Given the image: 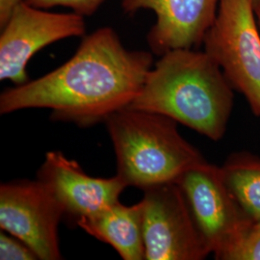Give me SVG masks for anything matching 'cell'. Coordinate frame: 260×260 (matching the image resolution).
I'll use <instances>...</instances> for the list:
<instances>
[{"instance_id":"obj_8","label":"cell","mask_w":260,"mask_h":260,"mask_svg":"<svg viewBox=\"0 0 260 260\" xmlns=\"http://www.w3.org/2000/svg\"><path fill=\"white\" fill-rule=\"evenodd\" d=\"M1 30L0 80L21 85L29 81L26 67L39 50L67 38L83 36L86 25L83 16L75 12H47L23 0Z\"/></svg>"},{"instance_id":"obj_11","label":"cell","mask_w":260,"mask_h":260,"mask_svg":"<svg viewBox=\"0 0 260 260\" xmlns=\"http://www.w3.org/2000/svg\"><path fill=\"white\" fill-rule=\"evenodd\" d=\"M76 224L112 246L123 260H145L143 203L126 206L120 202Z\"/></svg>"},{"instance_id":"obj_12","label":"cell","mask_w":260,"mask_h":260,"mask_svg":"<svg viewBox=\"0 0 260 260\" xmlns=\"http://www.w3.org/2000/svg\"><path fill=\"white\" fill-rule=\"evenodd\" d=\"M225 185L252 221H260V158L234 153L221 167Z\"/></svg>"},{"instance_id":"obj_17","label":"cell","mask_w":260,"mask_h":260,"mask_svg":"<svg viewBox=\"0 0 260 260\" xmlns=\"http://www.w3.org/2000/svg\"><path fill=\"white\" fill-rule=\"evenodd\" d=\"M254 11H255V16H257V19H258V24H259L260 27V1L259 3L254 7Z\"/></svg>"},{"instance_id":"obj_5","label":"cell","mask_w":260,"mask_h":260,"mask_svg":"<svg viewBox=\"0 0 260 260\" xmlns=\"http://www.w3.org/2000/svg\"><path fill=\"white\" fill-rule=\"evenodd\" d=\"M198 231L215 258L225 260L252 221L223 180L221 167L207 161L177 180Z\"/></svg>"},{"instance_id":"obj_14","label":"cell","mask_w":260,"mask_h":260,"mask_svg":"<svg viewBox=\"0 0 260 260\" xmlns=\"http://www.w3.org/2000/svg\"><path fill=\"white\" fill-rule=\"evenodd\" d=\"M28 4L41 8L48 9L55 6H63L73 10L76 14L83 17H91L99 10L106 0H24Z\"/></svg>"},{"instance_id":"obj_7","label":"cell","mask_w":260,"mask_h":260,"mask_svg":"<svg viewBox=\"0 0 260 260\" xmlns=\"http://www.w3.org/2000/svg\"><path fill=\"white\" fill-rule=\"evenodd\" d=\"M64 210L39 179L0 186V229L28 245L41 260L61 259L59 223Z\"/></svg>"},{"instance_id":"obj_9","label":"cell","mask_w":260,"mask_h":260,"mask_svg":"<svg viewBox=\"0 0 260 260\" xmlns=\"http://www.w3.org/2000/svg\"><path fill=\"white\" fill-rule=\"evenodd\" d=\"M37 179L52 192L65 216L75 223L120 202V196L127 187L117 175L110 178L88 176L76 161L61 151L47 152Z\"/></svg>"},{"instance_id":"obj_3","label":"cell","mask_w":260,"mask_h":260,"mask_svg":"<svg viewBox=\"0 0 260 260\" xmlns=\"http://www.w3.org/2000/svg\"><path fill=\"white\" fill-rule=\"evenodd\" d=\"M177 121L154 112L126 107L105 121L117 158V176L143 191L177 182L188 170L206 162L178 132Z\"/></svg>"},{"instance_id":"obj_10","label":"cell","mask_w":260,"mask_h":260,"mask_svg":"<svg viewBox=\"0 0 260 260\" xmlns=\"http://www.w3.org/2000/svg\"><path fill=\"white\" fill-rule=\"evenodd\" d=\"M221 0H121L126 14L151 10L156 21L147 36L151 52L160 56L204 44L217 17Z\"/></svg>"},{"instance_id":"obj_6","label":"cell","mask_w":260,"mask_h":260,"mask_svg":"<svg viewBox=\"0 0 260 260\" xmlns=\"http://www.w3.org/2000/svg\"><path fill=\"white\" fill-rule=\"evenodd\" d=\"M145 260H202L211 252L176 182L144 190Z\"/></svg>"},{"instance_id":"obj_15","label":"cell","mask_w":260,"mask_h":260,"mask_svg":"<svg viewBox=\"0 0 260 260\" xmlns=\"http://www.w3.org/2000/svg\"><path fill=\"white\" fill-rule=\"evenodd\" d=\"M0 259L1 260H36L37 254L33 250L19 238L8 235L1 231L0 233Z\"/></svg>"},{"instance_id":"obj_4","label":"cell","mask_w":260,"mask_h":260,"mask_svg":"<svg viewBox=\"0 0 260 260\" xmlns=\"http://www.w3.org/2000/svg\"><path fill=\"white\" fill-rule=\"evenodd\" d=\"M254 14L251 0H221L203 45L260 118V35Z\"/></svg>"},{"instance_id":"obj_18","label":"cell","mask_w":260,"mask_h":260,"mask_svg":"<svg viewBox=\"0 0 260 260\" xmlns=\"http://www.w3.org/2000/svg\"><path fill=\"white\" fill-rule=\"evenodd\" d=\"M251 3H252V5H253V8L259 3L260 0H251Z\"/></svg>"},{"instance_id":"obj_2","label":"cell","mask_w":260,"mask_h":260,"mask_svg":"<svg viewBox=\"0 0 260 260\" xmlns=\"http://www.w3.org/2000/svg\"><path fill=\"white\" fill-rule=\"evenodd\" d=\"M233 90L205 51L175 49L160 56L128 107L162 114L217 142L233 112Z\"/></svg>"},{"instance_id":"obj_16","label":"cell","mask_w":260,"mask_h":260,"mask_svg":"<svg viewBox=\"0 0 260 260\" xmlns=\"http://www.w3.org/2000/svg\"><path fill=\"white\" fill-rule=\"evenodd\" d=\"M23 0H0V26L3 27L9 20L14 10Z\"/></svg>"},{"instance_id":"obj_13","label":"cell","mask_w":260,"mask_h":260,"mask_svg":"<svg viewBox=\"0 0 260 260\" xmlns=\"http://www.w3.org/2000/svg\"><path fill=\"white\" fill-rule=\"evenodd\" d=\"M225 260H260V221L251 223Z\"/></svg>"},{"instance_id":"obj_1","label":"cell","mask_w":260,"mask_h":260,"mask_svg":"<svg viewBox=\"0 0 260 260\" xmlns=\"http://www.w3.org/2000/svg\"><path fill=\"white\" fill-rule=\"evenodd\" d=\"M152 52L129 50L111 27L83 38L74 56L54 71L0 95V113L44 108L51 120L89 127L128 107L153 67Z\"/></svg>"}]
</instances>
